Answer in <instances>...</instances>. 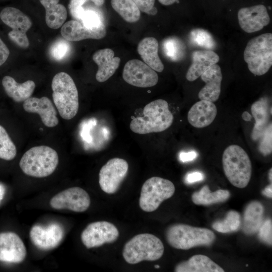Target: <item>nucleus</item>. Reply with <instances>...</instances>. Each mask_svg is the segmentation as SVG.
<instances>
[{
  "instance_id": "obj_13",
  "label": "nucleus",
  "mask_w": 272,
  "mask_h": 272,
  "mask_svg": "<svg viewBox=\"0 0 272 272\" xmlns=\"http://www.w3.org/2000/svg\"><path fill=\"white\" fill-rule=\"evenodd\" d=\"M64 235L63 227L58 223L47 226L35 225L30 230V238L37 248L48 250L56 247L62 241Z\"/></svg>"
},
{
  "instance_id": "obj_33",
  "label": "nucleus",
  "mask_w": 272,
  "mask_h": 272,
  "mask_svg": "<svg viewBox=\"0 0 272 272\" xmlns=\"http://www.w3.org/2000/svg\"><path fill=\"white\" fill-rule=\"evenodd\" d=\"M163 48L166 55L172 60L178 61L184 55V45L177 38L170 37L165 39L163 43Z\"/></svg>"
},
{
  "instance_id": "obj_22",
  "label": "nucleus",
  "mask_w": 272,
  "mask_h": 272,
  "mask_svg": "<svg viewBox=\"0 0 272 272\" xmlns=\"http://www.w3.org/2000/svg\"><path fill=\"white\" fill-rule=\"evenodd\" d=\"M176 272H224V270L212 260L209 257L197 254L188 260L182 261L176 265Z\"/></svg>"
},
{
  "instance_id": "obj_5",
  "label": "nucleus",
  "mask_w": 272,
  "mask_h": 272,
  "mask_svg": "<svg viewBox=\"0 0 272 272\" xmlns=\"http://www.w3.org/2000/svg\"><path fill=\"white\" fill-rule=\"evenodd\" d=\"M166 238L172 247L187 250L196 246H210L214 242L216 236L212 230L207 228L176 224L168 228Z\"/></svg>"
},
{
  "instance_id": "obj_9",
  "label": "nucleus",
  "mask_w": 272,
  "mask_h": 272,
  "mask_svg": "<svg viewBox=\"0 0 272 272\" xmlns=\"http://www.w3.org/2000/svg\"><path fill=\"white\" fill-rule=\"evenodd\" d=\"M128 164L119 158L109 160L101 168L99 173V183L101 189L108 194L117 191L127 175Z\"/></svg>"
},
{
  "instance_id": "obj_40",
  "label": "nucleus",
  "mask_w": 272,
  "mask_h": 272,
  "mask_svg": "<svg viewBox=\"0 0 272 272\" xmlns=\"http://www.w3.org/2000/svg\"><path fill=\"white\" fill-rule=\"evenodd\" d=\"M9 38L18 46L26 48L29 41L25 33L20 31L12 30L8 33Z\"/></svg>"
},
{
  "instance_id": "obj_48",
  "label": "nucleus",
  "mask_w": 272,
  "mask_h": 272,
  "mask_svg": "<svg viewBox=\"0 0 272 272\" xmlns=\"http://www.w3.org/2000/svg\"><path fill=\"white\" fill-rule=\"evenodd\" d=\"M5 193V188L4 186L0 184V202L3 200Z\"/></svg>"
},
{
  "instance_id": "obj_34",
  "label": "nucleus",
  "mask_w": 272,
  "mask_h": 272,
  "mask_svg": "<svg viewBox=\"0 0 272 272\" xmlns=\"http://www.w3.org/2000/svg\"><path fill=\"white\" fill-rule=\"evenodd\" d=\"M17 149L5 128L0 125V159L10 161L15 158Z\"/></svg>"
},
{
  "instance_id": "obj_14",
  "label": "nucleus",
  "mask_w": 272,
  "mask_h": 272,
  "mask_svg": "<svg viewBox=\"0 0 272 272\" xmlns=\"http://www.w3.org/2000/svg\"><path fill=\"white\" fill-rule=\"evenodd\" d=\"M237 17L241 28L248 33L261 30L270 22L266 8L263 5L242 8Z\"/></svg>"
},
{
  "instance_id": "obj_30",
  "label": "nucleus",
  "mask_w": 272,
  "mask_h": 272,
  "mask_svg": "<svg viewBox=\"0 0 272 272\" xmlns=\"http://www.w3.org/2000/svg\"><path fill=\"white\" fill-rule=\"evenodd\" d=\"M113 9L127 22L139 20L140 11L132 0H111Z\"/></svg>"
},
{
  "instance_id": "obj_36",
  "label": "nucleus",
  "mask_w": 272,
  "mask_h": 272,
  "mask_svg": "<svg viewBox=\"0 0 272 272\" xmlns=\"http://www.w3.org/2000/svg\"><path fill=\"white\" fill-rule=\"evenodd\" d=\"M70 50V44L64 40H58L55 42L50 48L51 56L56 60L63 59Z\"/></svg>"
},
{
  "instance_id": "obj_8",
  "label": "nucleus",
  "mask_w": 272,
  "mask_h": 272,
  "mask_svg": "<svg viewBox=\"0 0 272 272\" xmlns=\"http://www.w3.org/2000/svg\"><path fill=\"white\" fill-rule=\"evenodd\" d=\"M174 192L175 186L171 181L157 176L151 177L142 187L140 207L145 212H153L164 200L170 198Z\"/></svg>"
},
{
  "instance_id": "obj_1",
  "label": "nucleus",
  "mask_w": 272,
  "mask_h": 272,
  "mask_svg": "<svg viewBox=\"0 0 272 272\" xmlns=\"http://www.w3.org/2000/svg\"><path fill=\"white\" fill-rule=\"evenodd\" d=\"M143 116L137 117L130 121L129 127L134 133L145 134L163 131L173 123V115L169 109L168 102L157 99L147 104L144 108Z\"/></svg>"
},
{
  "instance_id": "obj_16",
  "label": "nucleus",
  "mask_w": 272,
  "mask_h": 272,
  "mask_svg": "<svg viewBox=\"0 0 272 272\" xmlns=\"http://www.w3.org/2000/svg\"><path fill=\"white\" fill-rule=\"evenodd\" d=\"M23 107L27 112L38 114L47 127H54L58 123L56 110L52 102L46 97L39 98L30 97L24 101Z\"/></svg>"
},
{
  "instance_id": "obj_50",
  "label": "nucleus",
  "mask_w": 272,
  "mask_h": 272,
  "mask_svg": "<svg viewBox=\"0 0 272 272\" xmlns=\"http://www.w3.org/2000/svg\"><path fill=\"white\" fill-rule=\"evenodd\" d=\"M272 169L270 168L269 171V173H268V177H269V179L270 181V183H271V180H272V177H271V174H272Z\"/></svg>"
},
{
  "instance_id": "obj_47",
  "label": "nucleus",
  "mask_w": 272,
  "mask_h": 272,
  "mask_svg": "<svg viewBox=\"0 0 272 272\" xmlns=\"http://www.w3.org/2000/svg\"><path fill=\"white\" fill-rule=\"evenodd\" d=\"M242 117L245 121H250L251 119V115L247 111H244L242 114Z\"/></svg>"
},
{
  "instance_id": "obj_20",
  "label": "nucleus",
  "mask_w": 272,
  "mask_h": 272,
  "mask_svg": "<svg viewBox=\"0 0 272 272\" xmlns=\"http://www.w3.org/2000/svg\"><path fill=\"white\" fill-rule=\"evenodd\" d=\"M92 58L98 67L96 79L101 83L105 82L113 76L120 62V58L114 57V51L110 48L98 50Z\"/></svg>"
},
{
  "instance_id": "obj_49",
  "label": "nucleus",
  "mask_w": 272,
  "mask_h": 272,
  "mask_svg": "<svg viewBox=\"0 0 272 272\" xmlns=\"http://www.w3.org/2000/svg\"><path fill=\"white\" fill-rule=\"evenodd\" d=\"M92 2L94 3V4L97 6H102L104 3L105 0H91Z\"/></svg>"
},
{
  "instance_id": "obj_2",
  "label": "nucleus",
  "mask_w": 272,
  "mask_h": 272,
  "mask_svg": "<svg viewBox=\"0 0 272 272\" xmlns=\"http://www.w3.org/2000/svg\"><path fill=\"white\" fill-rule=\"evenodd\" d=\"M52 98L60 116L70 120L78 113L79 107L78 91L72 77L65 72H59L51 83Z\"/></svg>"
},
{
  "instance_id": "obj_51",
  "label": "nucleus",
  "mask_w": 272,
  "mask_h": 272,
  "mask_svg": "<svg viewBox=\"0 0 272 272\" xmlns=\"http://www.w3.org/2000/svg\"><path fill=\"white\" fill-rule=\"evenodd\" d=\"M159 267H160V266H159V265H156L155 266V268H159Z\"/></svg>"
},
{
  "instance_id": "obj_7",
  "label": "nucleus",
  "mask_w": 272,
  "mask_h": 272,
  "mask_svg": "<svg viewBox=\"0 0 272 272\" xmlns=\"http://www.w3.org/2000/svg\"><path fill=\"white\" fill-rule=\"evenodd\" d=\"M244 59L254 75L266 73L272 65V34L264 33L251 39L245 48Z\"/></svg>"
},
{
  "instance_id": "obj_28",
  "label": "nucleus",
  "mask_w": 272,
  "mask_h": 272,
  "mask_svg": "<svg viewBox=\"0 0 272 272\" xmlns=\"http://www.w3.org/2000/svg\"><path fill=\"white\" fill-rule=\"evenodd\" d=\"M251 111L255 123L252 132V138L256 140L260 137L268 124L269 119L268 105L266 98H261L251 106Z\"/></svg>"
},
{
  "instance_id": "obj_26",
  "label": "nucleus",
  "mask_w": 272,
  "mask_h": 272,
  "mask_svg": "<svg viewBox=\"0 0 272 272\" xmlns=\"http://www.w3.org/2000/svg\"><path fill=\"white\" fill-rule=\"evenodd\" d=\"M0 18L4 23L14 31H20L26 33L32 26L30 19L15 8L6 7L3 9L0 13Z\"/></svg>"
},
{
  "instance_id": "obj_41",
  "label": "nucleus",
  "mask_w": 272,
  "mask_h": 272,
  "mask_svg": "<svg viewBox=\"0 0 272 272\" xmlns=\"http://www.w3.org/2000/svg\"><path fill=\"white\" fill-rule=\"evenodd\" d=\"M140 11L149 15H155L157 9L154 7L155 0H132Z\"/></svg>"
},
{
  "instance_id": "obj_35",
  "label": "nucleus",
  "mask_w": 272,
  "mask_h": 272,
  "mask_svg": "<svg viewBox=\"0 0 272 272\" xmlns=\"http://www.w3.org/2000/svg\"><path fill=\"white\" fill-rule=\"evenodd\" d=\"M80 21L85 27L91 29L104 25L101 15L98 11L91 9H85Z\"/></svg>"
},
{
  "instance_id": "obj_10",
  "label": "nucleus",
  "mask_w": 272,
  "mask_h": 272,
  "mask_svg": "<svg viewBox=\"0 0 272 272\" xmlns=\"http://www.w3.org/2000/svg\"><path fill=\"white\" fill-rule=\"evenodd\" d=\"M118 236V230L114 225L107 221H97L87 225L81 233V239L89 249L113 243Z\"/></svg>"
},
{
  "instance_id": "obj_46",
  "label": "nucleus",
  "mask_w": 272,
  "mask_h": 272,
  "mask_svg": "<svg viewBox=\"0 0 272 272\" xmlns=\"http://www.w3.org/2000/svg\"><path fill=\"white\" fill-rule=\"evenodd\" d=\"M177 0H158V1L162 5L165 6H169L174 4Z\"/></svg>"
},
{
  "instance_id": "obj_31",
  "label": "nucleus",
  "mask_w": 272,
  "mask_h": 272,
  "mask_svg": "<svg viewBox=\"0 0 272 272\" xmlns=\"http://www.w3.org/2000/svg\"><path fill=\"white\" fill-rule=\"evenodd\" d=\"M241 225L240 214L237 211L231 210L227 213L224 220L215 222L212 227L220 233H227L238 230Z\"/></svg>"
},
{
  "instance_id": "obj_17",
  "label": "nucleus",
  "mask_w": 272,
  "mask_h": 272,
  "mask_svg": "<svg viewBox=\"0 0 272 272\" xmlns=\"http://www.w3.org/2000/svg\"><path fill=\"white\" fill-rule=\"evenodd\" d=\"M62 36L69 41H78L87 39H100L106 34L105 25L97 29H89L77 20H71L62 25Z\"/></svg>"
},
{
  "instance_id": "obj_27",
  "label": "nucleus",
  "mask_w": 272,
  "mask_h": 272,
  "mask_svg": "<svg viewBox=\"0 0 272 272\" xmlns=\"http://www.w3.org/2000/svg\"><path fill=\"white\" fill-rule=\"evenodd\" d=\"M45 9V21L47 26L56 29L62 26L67 17L65 7L59 4V0H39Z\"/></svg>"
},
{
  "instance_id": "obj_37",
  "label": "nucleus",
  "mask_w": 272,
  "mask_h": 272,
  "mask_svg": "<svg viewBox=\"0 0 272 272\" xmlns=\"http://www.w3.org/2000/svg\"><path fill=\"white\" fill-rule=\"evenodd\" d=\"M261 139L259 145L260 152L264 155L271 153V123H269L260 136Z\"/></svg>"
},
{
  "instance_id": "obj_24",
  "label": "nucleus",
  "mask_w": 272,
  "mask_h": 272,
  "mask_svg": "<svg viewBox=\"0 0 272 272\" xmlns=\"http://www.w3.org/2000/svg\"><path fill=\"white\" fill-rule=\"evenodd\" d=\"M158 42L154 37H146L138 46V52L143 61L154 71L162 72L164 66L158 55Z\"/></svg>"
},
{
  "instance_id": "obj_12",
  "label": "nucleus",
  "mask_w": 272,
  "mask_h": 272,
  "mask_svg": "<svg viewBox=\"0 0 272 272\" xmlns=\"http://www.w3.org/2000/svg\"><path fill=\"white\" fill-rule=\"evenodd\" d=\"M122 78L128 84L140 88L154 86L158 82L155 71L139 59H131L124 65Z\"/></svg>"
},
{
  "instance_id": "obj_38",
  "label": "nucleus",
  "mask_w": 272,
  "mask_h": 272,
  "mask_svg": "<svg viewBox=\"0 0 272 272\" xmlns=\"http://www.w3.org/2000/svg\"><path fill=\"white\" fill-rule=\"evenodd\" d=\"M259 239L268 245L272 244V222L270 219H268L262 223L258 230Z\"/></svg>"
},
{
  "instance_id": "obj_42",
  "label": "nucleus",
  "mask_w": 272,
  "mask_h": 272,
  "mask_svg": "<svg viewBox=\"0 0 272 272\" xmlns=\"http://www.w3.org/2000/svg\"><path fill=\"white\" fill-rule=\"evenodd\" d=\"M203 178V174L199 172L188 173L185 176V180L187 183H192L201 181Z\"/></svg>"
},
{
  "instance_id": "obj_15",
  "label": "nucleus",
  "mask_w": 272,
  "mask_h": 272,
  "mask_svg": "<svg viewBox=\"0 0 272 272\" xmlns=\"http://www.w3.org/2000/svg\"><path fill=\"white\" fill-rule=\"evenodd\" d=\"M26 248L21 238L15 233H0V261L19 263L25 258Z\"/></svg>"
},
{
  "instance_id": "obj_39",
  "label": "nucleus",
  "mask_w": 272,
  "mask_h": 272,
  "mask_svg": "<svg viewBox=\"0 0 272 272\" xmlns=\"http://www.w3.org/2000/svg\"><path fill=\"white\" fill-rule=\"evenodd\" d=\"M87 0H71L69 5V9L72 16L77 21H80L85 9L83 6Z\"/></svg>"
},
{
  "instance_id": "obj_18",
  "label": "nucleus",
  "mask_w": 272,
  "mask_h": 272,
  "mask_svg": "<svg viewBox=\"0 0 272 272\" xmlns=\"http://www.w3.org/2000/svg\"><path fill=\"white\" fill-rule=\"evenodd\" d=\"M200 77L206 85L198 93V98L213 102L216 101L221 91L222 74L220 66L217 63L212 65Z\"/></svg>"
},
{
  "instance_id": "obj_25",
  "label": "nucleus",
  "mask_w": 272,
  "mask_h": 272,
  "mask_svg": "<svg viewBox=\"0 0 272 272\" xmlns=\"http://www.w3.org/2000/svg\"><path fill=\"white\" fill-rule=\"evenodd\" d=\"M2 85L7 95L16 102H24L30 98L35 88V84L32 80L18 83L9 76L3 78Z\"/></svg>"
},
{
  "instance_id": "obj_23",
  "label": "nucleus",
  "mask_w": 272,
  "mask_h": 272,
  "mask_svg": "<svg viewBox=\"0 0 272 272\" xmlns=\"http://www.w3.org/2000/svg\"><path fill=\"white\" fill-rule=\"evenodd\" d=\"M264 208L259 201H252L245 208L242 222V229L246 235L256 233L263 222Z\"/></svg>"
},
{
  "instance_id": "obj_3",
  "label": "nucleus",
  "mask_w": 272,
  "mask_h": 272,
  "mask_svg": "<svg viewBox=\"0 0 272 272\" xmlns=\"http://www.w3.org/2000/svg\"><path fill=\"white\" fill-rule=\"evenodd\" d=\"M224 173L234 186L243 188L250 180L252 167L245 150L237 145H231L224 150L222 156Z\"/></svg>"
},
{
  "instance_id": "obj_11",
  "label": "nucleus",
  "mask_w": 272,
  "mask_h": 272,
  "mask_svg": "<svg viewBox=\"0 0 272 272\" xmlns=\"http://www.w3.org/2000/svg\"><path fill=\"white\" fill-rule=\"evenodd\" d=\"M90 202V196L84 189L73 187L54 195L50 200V205L56 210L67 209L80 213L89 208Z\"/></svg>"
},
{
  "instance_id": "obj_45",
  "label": "nucleus",
  "mask_w": 272,
  "mask_h": 272,
  "mask_svg": "<svg viewBox=\"0 0 272 272\" xmlns=\"http://www.w3.org/2000/svg\"><path fill=\"white\" fill-rule=\"evenodd\" d=\"M262 193L263 195L265 196L269 197L271 198L272 197V184L271 183L268 185H267L266 187L264 188V189L262 191Z\"/></svg>"
},
{
  "instance_id": "obj_44",
  "label": "nucleus",
  "mask_w": 272,
  "mask_h": 272,
  "mask_svg": "<svg viewBox=\"0 0 272 272\" xmlns=\"http://www.w3.org/2000/svg\"><path fill=\"white\" fill-rule=\"evenodd\" d=\"M197 154L195 151L181 152L179 154L180 160L183 162L191 161L197 157Z\"/></svg>"
},
{
  "instance_id": "obj_43",
  "label": "nucleus",
  "mask_w": 272,
  "mask_h": 272,
  "mask_svg": "<svg viewBox=\"0 0 272 272\" xmlns=\"http://www.w3.org/2000/svg\"><path fill=\"white\" fill-rule=\"evenodd\" d=\"M10 54V51L7 45L0 38V66L7 60Z\"/></svg>"
},
{
  "instance_id": "obj_32",
  "label": "nucleus",
  "mask_w": 272,
  "mask_h": 272,
  "mask_svg": "<svg viewBox=\"0 0 272 272\" xmlns=\"http://www.w3.org/2000/svg\"><path fill=\"white\" fill-rule=\"evenodd\" d=\"M190 43L196 46L212 50L216 47V43L212 35L202 28L192 29L189 36Z\"/></svg>"
},
{
  "instance_id": "obj_21",
  "label": "nucleus",
  "mask_w": 272,
  "mask_h": 272,
  "mask_svg": "<svg viewBox=\"0 0 272 272\" xmlns=\"http://www.w3.org/2000/svg\"><path fill=\"white\" fill-rule=\"evenodd\" d=\"M219 55L213 50H196L192 53V63L186 74V79L190 82L195 81L209 69L219 61Z\"/></svg>"
},
{
  "instance_id": "obj_19",
  "label": "nucleus",
  "mask_w": 272,
  "mask_h": 272,
  "mask_svg": "<svg viewBox=\"0 0 272 272\" xmlns=\"http://www.w3.org/2000/svg\"><path fill=\"white\" fill-rule=\"evenodd\" d=\"M217 114V108L213 102L200 100L190 108L188 112L187 119L193 127L203 128L213 122Z\"/></svg>"
},
{
  "instance_id": "obj_29",
  "label": "nucleus",
  "mask_w": 272,
  "mask_h": 272,
  "mask_svg": "<svg viewBox=\"0 0 272 272\" xmlns=\"http://www.w3.org/2000/svg\"><path fill=\"white\" fill-rule=\"evenodd\" d=\"M230 196L228 190L219 189L212 192L208 185H205L198 191L193 193L191 199L196 205L208 206L226 201Z\"/></svg>"
},
{
  "instance_id": "obj_4",
  "label": "nucleus",
  "mask_w": 272,
  "mask_h": 272,
  "mask_svg": "<svg viewBox=\"0 0 272 272\" xmlns=\"http://www.w3.org/2000/svg\"><path fill=\"white\" fill-rule=\"evenodd\" d=\"M58 164V156L53 149L47 146L32 147L22 156L19 166L27 175L43 178L51 175Z\"/></svg>"
},
{
  "instance_id": "obj_6",
  "label": "nucleus",
  "mask_w": 272,
  "mask_h": 272,
  "mask_svg": "<svg viewBox=\"0 0 272 272\" xmlns=\"http://www.w3.org/2000/svg\"><path fill=\"white\" fill-rule=\"evenodd\" d=\"M164 247L162 242L156 236L149 233L135 235L124 245L122 255L129 264H136L142 261H155L163 254Z\"/></svg>"
}]
</instances>
